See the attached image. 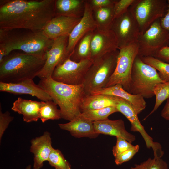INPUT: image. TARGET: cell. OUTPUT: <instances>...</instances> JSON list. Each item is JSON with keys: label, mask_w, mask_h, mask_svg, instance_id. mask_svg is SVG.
<instances>
[{"label": "cell", "mask_w": 169, "mask_h": 169, "mask_svg": "<svg viewBox=\"0 0 169 169\" xmlns=\"http://www.w3.org/2000/svg\"><path fill=\"white\" fill-rule=\"evenodd\" d=\"M164 82L154 68L144 63L138 55L136 57L132 69L129 93L151 98L155 95L156 85Z\"/></svg>", "instance_id": "8992f818"}, {"label": "cell", "mask_w": 169, "mask_h": 169, "mask_svg": "<svg viewBox=\"0 0 169 169\" xmlns=\"http://www.w3.org/2000/svg\"><path fill=\"white\" fill-rule=\"evenodd\" d=\"M93 31L86 33L77 43L70 56L72 60L78 62L91 59L90 42Z\"/></svg>", "instance_id": "d4e9b609"}, {"label": "cell", "mask_w": 169, "mask_h": 169, "mask_svg": "<svg viewBox=\"0 0 169 169\" xmlns=\"http://www.w3.org/2000/svg\"><path fill=\"white\" fill-rule=\"evenodd\" d=\"M139 149V146L136 145L133 148L121 153L115 158V164L118 165L129 161L138 152Z\"/></svg>", "instance_id": "836d02e7"}, {"label": "cell", "mask_w": 169, "mask_h": 169, "mask_svg": "<svg viewBox=\"0 0 169 169\" xmlns=\"http://www.w3.org/2000/svg\"><path fill=\"white\" fill-rule=\"evenodd\" d=\"M93 62L88 59L77 62L72 60L69 57L55 67L51 77L55 81L68 84H82Z\"/></svg>", "instance_id": "30bf717a"}, {"label": "cell", "mask_w": 169, "mask_h": 169, "mask_svg": "<svg viewBox=\"0 0 169 169\" xmlns=\"http://www.w3.org/2000/svg\"><path fill=\"white\" fill-rule=\"evenodd\" d=\"M116 112H118V111L116 107L109 106L84 111L82 112L81 115L92 122L99 121L108 119L110 115Z\"/></svg>", "instance_id": "f1b7e54d"}, {"label": "cell", "mask_w": 169, "mask_h": 169, "mask_svg": "<svg viewBox=\"0 0 169 169\" xmlns=\"http://www.w3.org/2000/svg\"><path fill=\"white\" fill-rule=\"evenodd\" d=\"M144 63L154 68L158 71L161 79L164 82L169 81V64L153 57H141Z\"/></svg>", "instance_id": "83f0119b"}, {"label": "cell", "mask_w": 169, "mask_h": 169, "mask_svg": "<svg viewBox=\"0 0 169 169\" xmlns=\"http://www.w3.org/2000/svg\"><path fill=\"white\" fill-rule=\"evenodd\" d=\"M0 109V140L10 123L13 120L14 117L10 115L9 112L6 111L3 113L2 111L1 106Z\"/></svg>", "instance_id": "d590c367"}, {"label": "cell", "mask_w": 169, "mask_h": 169, "mask_svg": "<svg viewBox=\"0 0 169 169\" xmlns=\"http://www.w3.org/2000/svg\"><path fill=\"white\" fill-rule=\"evenodd\" d=\"M167 9L164 16L160 19V22L162 27L166 30L169 34V0H167Z\"/></svg>", "instance_id": "f35d334b"}, {"label": "cell", "mask_w": 169, "mask_h": 169, "mask_svg": "<svg viewBox=\"0 0 169 169\" xmlns=\"http://www.w3.org/2000/svg\"><path fill=\"white\" fill-rule=\"evenodd\" d=\"M51 166L56 169H71V166L59 149L53 148L48 160Z\"/></svg>", "instance_id": "4dcf8cb0"}, {"label": "cell", "mask_w": 169, "mask_h": 169, "mask_svg": "<svg viewBox=\"0 0 169 169\" xmlns=\"http://www.w3.org/2000/svg\"><path fill=\"white\" fill-rule=\"evenodd\" d=\"M46 61V54L11 52L0 63V82L15 83L33 79L37 76Z\"/></svg>", "instance_id": "3957f363"}, {"label": "cell", "mask_w": 169, "mask_h": 169, "mask_svg": "<svg viewBox=\"0 0 169 169\" xmlns=\"http://www.w3.org/2000/svg\"><path fill=\"white\" fill-rule=\"evenodd\" d=\"M68 36L60 37L54 40L46 53L45 64L37 75L41 79L51 77L55 67L70 57L67 51Z\"/></svg>", "instance_id": "4fadbf2b"}, {"label": "cell", "mask_w": 169, "mask_h": 169, "mask_svg": "<svg viewBox=\"0 0 169 169\" xmlns=\"http://www.w3.org/2000/svg\"><path fill=\"white\" fill-rule=\"evenodd\" d=\"M154 92L156 98L154 108L144 120L154 113L165 100L169 98V81L156 84L154 88Z\"/></svg>", "instance_id": "f546056e"}, {"label": "cell", "mask_w": 169, "mask_h": 169, "mask_svg": "<svg viewBox=\"0 0 169 169\" xmlns=\"http://www.w3.org/2000/svg\"><path fill=\"white\" fill-rule=\"evenodd\" d=\"M55 1L1 0L0 29L43 30L55 16Z\"/></svg>", "instance_id": "6da1fadb"}, {"label": "cell", "mask_w": 169, "mask_h": 169, "mask_svg": "<svg viewBox=\"0 0 169 169\" xmlns=\"http://www.w3.org/2000/svg\"><path fill=\"white\" fill-rule=\"evenodd\" d=\"M95 131L102 134L123 138L131 143L136 140V136L128 132L122 119L111 120L108 119L101 121L93 122Z\"/></svg>", "instance_id": "d6986e66"}, {"label": "cell", "mask_w": 169, "mask_h": 169, "mask_svg": "<svg viewBox=\"0 0 169 169\" xmlns=\"http://www.w3.org/2000/svg\"><path fill=\"white\" fill-rule=\"evenodd\" d=\"M117 97L103 94L85 95L81 105V113L109 106L115 107Z\"/></svg>", "instance_id": "603a6c76"}, {"label": "cell", "mask_w": 169, "mask_h": 169, "mask_svg": "<svg viewBox=\"0 0 169 169\" xmlns=\"http://www.w3.org/2000/svg\"><path fill=\"white\" fill-rule=\"evenodd\" d=\"M92 11L97 28L101 29H111L115 19L114 7L98 8Z\"/></svg>", "instance_id": "484cf974"}, {"label": "cell", "mask_w": 169, "mask_h": 169, "mask_svg": "<svg viewBox=\"0 0 169 169\" xmlns=\"http://www.w3.org/2000/svg\"><path fill=\"white\" fill-rule=\"evenodd\" d=\"M92 10L97 9L114 7L116 0H87Z\"/></svg>", "instance_id": "8d00e7d4"}, {"label": "cell", "mask_w": 169, "mask_h": 169, "mask_svg": "<svg viewBox=\"0 0 169 169\" xmlns=\"http://www.w3.org/2000/svg\"><path fill=\"white\" fill-rule=\"evenodd\" d=\"M97 28L87 0H85L84 14L79 22L75 25L69 34L67 47V51L69 55L80 39L87 33Z\"/></svg>", "instance_id": "9a60e30c"}, {"label": "cell", "mask_w": 169, "mask_h": 169, "mask_svg": "<svg viewBox=\"0 0 169 169\" xmlns=\"http://www.w3.org/2000/svg\"><path fill=\"white\" fill-rule=\"evenodd\" d=\"M166 0H134L129 10L143 33L156 20L165 15L167 9Z\"/></svg>", "instance_id": "52a82bcc"}, {"label": "cell", "mask_w": 169, "mask_h": 169, "mask_svg": "<svg viewBox=\"0 0 169 169\" xmlns=\"http://www.w3.org/2000/svg\"><path fill=\"white\" fill-rule=\"evenodd\" d=\"M115 107L118 112L122 114L131 123V130L139 132L144 139L146 147L148 148H152L154 156H157L163 153V151L160 144L158 142H154L152 138L147 133L139 120L138 114L128 102L121 98L117 97Z\"/></svg>", "instance_id": "7c38bea8"}, {"label": "cell", "mask_w": 169, "mask_h": 169, "mask_svg": "<svg viewBox=\"0 0 169 169\" xmlns=\"http://www.w3.org/2000/svg\"><path fill=\"white\" fill-rule=\"evenodd\" d=\"M0 91L16 95H30L44 102L52 100L48 93L32 79L15 83L0 82Z\"/></svg>", "instance_id": "e0dca14e"}, {"label": "cell", "mask_w": 169, "mask_h": 169, "mask_svg": "<svg viewBox=\"0 0 169 169\" xmlns=\"http://www.w3.org/2000/svg\"><path fill=\"white\" fill-rule=\"evenodd\" d=\"M30 151L34 155L33 169H40L43 163L48 161L50 154L53 148L52 146L50 134L45 131L40 136L31 140Z\"/></svg>", "instance_id": "ac0fdd59"}, {"label": "cell", "mask_w": 169, "mask_h": 169, "mask_svg": "<svg viewBox=\"0 0 169 169\" xmlns=\"http://www.w3.org/2000/svg\"><path fill=\"white\" fill-rule=\"evenodd\" d=\"M38 84L59 106L61 118L70 121L81 114V105L85 95L83 84H68L49 77L41 79Z\"/></svg>", "instance_id": "277c9868"}, {"label": "cell", "mask_w": 169, "mask_h": 169, "mask_svg": "<svg viewBox=\"0 0 169 169\" xmlns=\"http://www.w3.org/2000/svg\"><path fill=\"white\" fill-rule=\"evenodd\" d=\"M131 169H168L167 163L161 158H148L140 164H135Z\"/></svg>", "instance_id": "1f68e13d"}, {"label": "cell", "mask_w": 169, "mask_h": 169, "mask_svg": "<svg viewBox=\"0 0 169 169\" xmlns=\"http://www.w3.org/2000/svg\"><path fill=\"white\" fill-rule=\"evenodd\" d=\"M161 116L164 119L169 120V98L167 99L166 102L161 111Z\"/></svg>", "instance_id": "ab89813d"}, {"label": "cell", "mask_w": 169, "mask_h": 169, "mask_svg": "<svg viewBox=\"0 0 169 169\" xmlns=\"http://www.w3.org/2000/svg\"><path fill=\"white\" fill-rule=\"evenodd\" d=\"M81 18L55 16L43 29V34L48 38L53 40L61 36H69Z\"/></svg>", "instance_id": "2e32d148"}, {"label": "cell", "mask_w": 169, "mask_h": 169, "mask_svg": "<svg viewBox=\"0 0 169 169\" xmlns=\"http://www.w3.org/2000/svg\"><path fill=\"white\" fill-rule=\"evenodd\" d=\"M85 0H55V16L81 18L84 12Z\"/></svg>", "instance_id": "cb8c5ba5"}, {"label": "cell", "mask_w": 169, "mask_h": 169, "mask_svg": "<svg viewBox=\"0 0 169 169\" xmlns=\"http://www.w3.org/2000/svg\"><path fill=\"white\" fill-rule=\"evenodd\" d=\"M135 146L131 144L123 138L116 137V145L113 147L112 153L115 158L125 151L134 147Z\"/></svg>", "instance_id": "d6a6232c"}, {"label": "cell", "mask_w": 169, "mask_h": 169, "mask_svg": "<svg viewBox=\"0 0 169 169\" xmlns=\"http://www.w3.org/2000/svg\"><path fill=\"white\" fill-rule=\"evenodd\" d=\"M44 103L43 101L39 102L18 97L13 102L11 109L13 111L22 115L25 122L37 121L39 119L40 109Z\"/></svg>", "instance_id": "7402d4cb"}, {"label": "cell", "mask_w": 169, "mask_h": 169, "mask_svg": "<svg viewBox=\"0 0 169 169\" xmlns=\"http://www.w3.org/2000/svg\"><path fill=\"white\" fill-rule=\"evenodd\" d=\"M53 100L45 102L39 112V118L43 123L48 120H57L61 118V111Z\"/></svg>", "instance_id": "4316f807"}, {"label": "cell", "mask_w": 169, "mask_h": 169, "mask_svg": "<svg viewBox=\"0 0 169 169\" xmlns=\"http://www.w3.org/2000/svg\"><path fill=\"white\" fill-rule=\"evenodd\" d=\"M137 43L139 56L154 57L162 48L169 47V33L162 27L158 19L140 35Z\"/></svg>", "instance_id": "9c48e42d"}, {"label": "cell", "mask_w": 169, "mask_h": 169, "mask_svg": "<svg viewBox=\"0 0 169 169\" xmlns=\"http://www.w3.org/2000/svg\"><path fill=\"white\" fill-rule=\"evenodd\" d=\"M154 57L169 64V47L166 46L162 48Z\"/></svg>", "instance_id": "74e56055"}, {"label": "cell", "mask_w": 169, "mask_h": 169, "mask_svg": "<svg viewBox=\"0 0 169 169\" xmlns=\"http://www.w3.org/2000/svg\"><path fill=\"white\" fill-rule=\"evenodd\" d=\"M58 125L61 129L69 131L72 136L76 138H94L99 135L95 131L93 122L85 118L81 114L68 123Z\"/></svg>", "instance_id": "ffe728a7"}, {"label": "cell", "mask_w": 169, "mask_h": 169, "mask_svg": "<svg viewBox=\"0 0 169 169\" xmlns=\"http://www.w3.org/2000/svg\"><path fill=\"white\" fill-rule=\"evenodd\" d=\"M90 47L91 59L93 61L119 49L116 38L112 30L97 28L92 31Z\"/></svg>", "instance_id": "5bb4252c"}, {"label": "cell", "mask_w": 169, "mask_h": 169, "mask_svg": "<svg viewBox=\"0 0 169 169\" xmlns=\"http://www.w3.org/2000/svg\"><path fill=\"white\" fill-rule=\"evenodd\" d=\"M119 50L107 53L93 61L83 83L85 95L105 87L115 69Z\"/></svg>", "instance_id": "5b68a950"}, {"label": "cell", "mask_w": 169, "mask_h": 169, "mask_svg": "<svg viewBox=\"0 0 169 169\" xmlns=\"http://www.w3.org/2000/svg\"><path fill=\"white\" fill-rule=\"evenodd\" d=\"M119 50L115 69L105 87L119 84L129 92L132 66L138 55V45L137 42L135 43Z\"/></svg>", "instance_id": "ba28073f"}, {"label": "cell", "mask_w": 169, "mask_h": 169, "mask_svg": "<svg viewBox=\"0 0 169 169\" xmlns=\"http://www.w3.org/2000/svg\"><path fill=\"white\" fill-rule=\"evenodd\" d=\"M54 40L46 37L42 31L25 29H0V63L13 51L32 54L46 55Z\"/></svg>", "instance_id": "7a4b0ae2"}, {"label": "cell", "mask_w": 169, "mask_h": 169, "mask_svg": "<svg viewBox=\"0 0 169 169\" xmlns=\"http://www.w3.org/2000/svg\"><path fill=\"white\" fill-rule=\"evenodd\" d=\"M134 1L116 0L114 6L115 18L126 12Z\"/></svg>", "instance_id": "e575fe53"}, {"label": "cell", "mask_w": 169, "mask_h": 169, "mask_svg": "<svg viewBox=\"0 0 169 169\" xmlns=\"http://www.w3.org/2000/svg\"><path fill=\"white\" fill-rule=\"evenodd\" d=\"M31 165H29L27 166L25 169H31Z\"/></svg>", "instance_id": "60d3db41"}, {"label": "cell", "mask_w": 169, "mask_h": 169, "mask_svg": "<svg viewBox=\"0 0 169 169\" xmlns=\"http://www.w3.org/2000/svg\"><path fill=\"white\" fill-rule=\"evenodd\" d=\"M103 94L121 98L128 102L138 115L146 108V103L144 98L139 95H134L124 90L119 84L105 87L93 93L91 95Z\"/></svg>", "instance_id": "44dd1931"}, {"label": "cell", "mask_w": 169, "mask_h": 169, "mask_svg": "<svg viewBox=\"0 0 169 169\" xmlns=\"http://www.w3.org/2000/svg\"><path fill=\"white\" fill-rule=\"evenodd\" d=\"M111 29L116 38L119 49L137 42L140 34L138 24L129 9L115 18Z\"/></svg>", "instance_id": "8fae6325"}]
</instances>
